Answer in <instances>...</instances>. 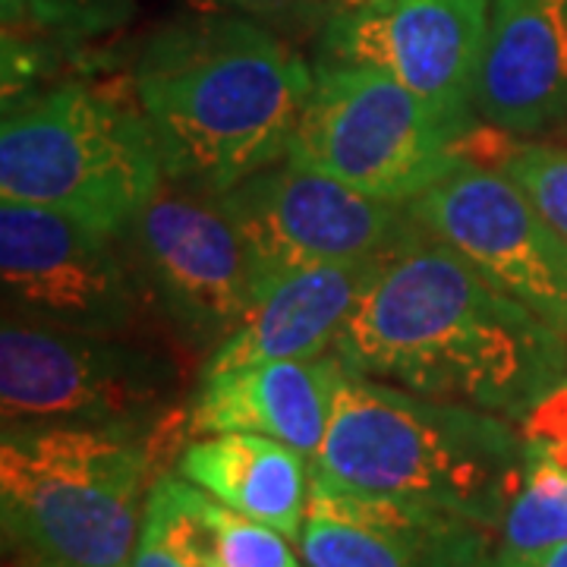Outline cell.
<instances>
[{
    "instance_id": "6da1fadb",
    "label": "cell",
    "mask_w": 567,
    "mask_h": 567,
    "mask_svg": "<svg viewBox=\"0 0 567 567\" xmlns=\"http://www.w3.org/2000/svg\"><path fill=\"white\" fill-rule=\"evenodd\" d=\"M413 394L527 420L567 379V338L425 234L398 249L331 350Z\"/></svg>"
},
{
    "instance_id": "7a4b0ae2",
    "label": "cell",
    "mask_w": 567,
    "mask_h": 567,
    "mask_svg": "<svg viewBox=\"0 0 567 567\" xmlns=\"http://www.w3.org/2000/svg\"><path fill=\"white\" fill-rule=\"evenodd\" d=\"M133 89L164 177L224 196L287 155L312 66L249 17L199 13L142 41Z\"/></svg>"
},
{
    "instance_id": "3957f363",
    "label": "cell",
    "mask_w": 567,
    "mask_h": 567,
    "mask_svg": "<svg viewBox=\"0 0 567 567\" xmlns=\"http://www.w3.org/2000/svg\"><path fill=\"white\" fill-rule=\"evenodd\" d=\"M524 466L527 439L507 416L413 394L341 363L312 470L347 488L447 507L498 536Z\"/></svg>"
},
{
    "instance_id": "277c9868",
    "label": "cell",
    "mask_w": 567,
    "mask_h": 567,
    "mask_svg": "<svg viewBox=\"0 0 567 567\" xmlns=\"http://www.w3.org/2000/svg\"><path fill=\"white\" fill-rule=\"evenodd\" d=\"M158 429L10 423L0 435V529L13 567H133L158 480Z\"/></svg>"
},
{
    "instance_id": "5b68a950",
    "label": "cell",
    "mask_w": 567,
    "mask_h": 567,
    "mask_svg": "<svg viewBox=\"0 0 567 567\" xmlns=\"http://www.w3.org/2000/svg\"><path fill=\"white\" fill-rule=\"evenodd\" d=\"M162 183V152L142 107L89 82L7 99L0 199L41 205L121 237Z\"/></svg>"
},
{
    "instance_id": "8992f818",
    "label": "cell",
    "mask_w": 567,
    "mask_h": 567,
    "mask_svg": "<svg viewBox=\"0 0 567 567\" xmlns=\"http://www.w3.org/2000/svg\"><path fill=\"white\" fill-rule=\"evenodd\" d=\"M470 130L379 70L316 63L284 158L372 199L410 205L464 162Z\"/></svg>"
},
{
    "instance_id": "52a82bcc",
    "label": "cell",
    "mask_w": 567,
    "mask_h": 567,
    "mask_svg": "<svg viewBox=\"0 0 567 567\" xmlns=\"http://www.w3.org/2000/svg\"><path fill=\"white\" fill-rule=\"evenodd\" d=\"M181 391L177 363L126 334H89L3 316L0 416L10 423L158 429Z\"/></svg>"
},
{
    "instance_id": "ba28073f",
    "label": "cell",
    "mask_w": 567,
    "mask_h": 567,
    "mask_svg": "<svg viewBox=\"0 0 567 567\" xmlns=\"http://www.w3.org/2000/svg\"><path fill=\"white\" fill-rule=\"evenodd\" d=\"M117 240L148 309L193 353L212 357L256 300L249 249L218 196L164 177Z\"/></svg>"
},
{
    "instance_id": "9c48e42d",
    "label": "cell",
    "mask_w": 567,
    "mask_h": 567,
    "mask_svg": "<svg viewBox=\"0 0 567 567\" xmlns=\"http://www.w3.org/2000/svg\"><path fill=\"white\" fill-rule=\"evenodd\" d=\"M218 203L249 249L256 293L312 265L391 259L429 234L406 205L372 199L290 158L246 177Z\"/></svg>"
},
{
    "instance_id": "30bf717a",
    "label": "cell",
    "mask_w": 567,
    "mask_h": 567,
    "mask_svg": "<svg viewBox=\"0 0 567 567\" xmlns=\"http://www.w3.org/2000/svg\"><path fill=\"white\" fill-rule=\"evenodd\" d=\"M3 309L29 322L126 334L148 300L117 237H104L41 205L0 199Z\"/></svg>"
},
{
    "instance_id": "8fae6325",
    "label": "cell",
    "mask_w": 567,
    "mask_h": 567,
    "mask_svg": "<svg viewBox=\"0 0 567 567\" xmlns=\"http://www.w3.org/2000/svg\"><path fill=\"white\" fill-rule=\"evenodd\" d=\"M406 208L435 240L567 338V240L502 167L464 158Z\"/></svg>"
},
{
    "instance_id": "7c38bea8",
    "label": "cell",
    "mask_w": 567,
    "mask_h": 567,
    "mask_svg": "<svg viewBox=\"0 0 567 567\" xmlns=\"http://www.w3.org/2000/svg\"><path fill=\"white\" fill-rule=\"evenodd\" d=\"M488 0H344L322 29L316 63L369 66L439 114L476 126Z\"/></svg>"
},
{
    "instance_id": "4fadbf2b",
    "label": "cell",
    "mask_w": 567,
    "mask_h": 567,
    "mask_svg": "<svg viewBox=\"0 0 567 567\" xmlns=\"http://www.w3.org/2000/svg\"><path fill=\"white\" fill-rule=\"evenodd\" d=\"M306 567H486L495 533L447 507L347 488L312 470Z\"/></svg>"
},
{
    "instance_id": "5bb4252c",
    "label": "cell",
    "mask_w": 567,
    "mask_h": 567,
    "mask_svg": "<svg viewBox=\"0 0 567 567\" xmlns=\"http://www.w3.org/2000/svg\"><path fill=\"white\" fill-rule=\"evenodd\" d=\"M476 117L505 136L567 117V0H488Z\"/></svg>"
},
{
    "instance_id": "9a60e30c",
    "label": "cell",
    "mask_w": 567,
    "mask_h": 567,
    "mask_svg": "<svg viewBox=\"0 0 567 567\" xmlns=\"http://www.w3.org/2000/svg\"><path fill=\"white\" fill-rule=\"evenodd\" d=\"M338 375L341 360L334 353L199 375V391L193 394L186 413V432L268 435L316 464L331 423Z\"/></svg>"
},
{
    "instance_id": "2e32d148",
    "label": "cell",
    "mask_w": 567,
    "mask_h": 567,
    "mask_svg": "<svg viewBox=\"0 0 567 567\" xmlns=\"http://www.w3.org/2000/svg\"><path fill=\"white\" fill-rule=\"evenodd\" d=\"M385 262L312 265L265 284L237 331L212 357H205L203 375L331 353Z\"/></svg>"
},
{
    "instance_id": "e0dca14e",
    "label": "cell",
    "mask_w": 567,
    "mask_h": 567,
    "mask_svg": "<svg viewBox=\"0 0 567 567\" xmlns=\"http://www.w3.org/2000/svg\"><path fill=\"white\" fill-rule=\"evenodd\" d=\"M177 473L230 511L290 539L303 529L312 461L284 442L249 432L199 435L181 451Z\"/></svg>"
},
{
    "instance_id": "ac0fdd59",
    "label": "cell",
    "mask_w": 567,
    "mask_h": 567,
    "mask_svg": "<svg viewBox=\"0 0 567 567\" xmlns=\"http://www.w3.org/2000/svg\"><path fill=\"white\" fill-rule=\"evenodd\" d=\"M567 543V470L551 451L527 442L524 483L507 507L486 567H517Z\"/></svg>"
},
{
    "instance_id": "d6986e66",
    "label": "cell",
    "mask_w": 567,
    "mask_h": 567,
    "mask_svg": "<svg viewBox=\"0 0 567 567\" xmlns=\"http://www.w3.org/2000/svg\"><path fill=\"white\" fill-rule=\"evenodd\" d=\"M136 0H3V25L58 41H92L130 22Z\"/></svg>"
},
{
    "instance_id": "ffe728a7",
    "label": "cell",
    "mask_w": 567,
    "mask_h": 567,
    "mask_svg": "<svg viewBox=\"0 0 567 567\" xmlns=\"http://www.w3.org/2000/svg\"><path fill=\"white\" fill-rule=\"evenodd\" d=\"M498 167L527 193L567 240V148L546 142H511L502 152Z\"/></svg>"
},
{
    "instance_id": "44dd1931",
    "label": "cell",
    "mask_w": 567,
    "mask_h": 567,
    "mask_svg": "<svg viewBox=\"0 0 567 567\" xmlns=\"http://www.w3.org/2000/svg\"><path fill=\"white\" fill-rule=\"evenodd\" d=\"M208 567H303L281 529L237 514L215 498Z\"/></svg>"
},
{
    "instance_id": "7402d4cb",
    "label": "cell",
    "mask_w": 567,
    "mask_h": 567,
    "mask_svg": "<svg viewBox=\"0 0 567 567\" xmlns=\"http://www.w3.org/2000/svg\"><path fill=\"white\" fill-rule=\"evenodd\" d=\"M196 13H268V10H287L306 0H186Z\"/></svg>"
},
{
    "instance_id": "603a6c76",
    "label": "cell",
    "mask_w": 567,
    "mask_h": 567,
    "mask_svg": "<svg viewBox=\"0 0 567 567\" xmlns=\"http://www.w3.org/2000/svg\"><path fill=\"white\" fill-rule=\"evenodd\" d=\"M133 567H196V565H189V561L181 558L177 551H171V548L164 546L158 536H152V533H145V529H142L140 548H136Z\"/></svg>"
},
{
    "instance_id": "cb8c5ba5",
    "label": "cell",
    "mask_w": 567,
    "mask_h": 567,
    "mask_svg": "<svg viewBox=\"0 0 567 567\" xmlns=\"http://www.w3.org/2000/svg\"><path fill=\"white\" fill-rule=\"evenodd\" d=\"M517 567H567V543L548 548V551H543V555H536V558H529V561Z\"/></svg>"
}]
</instances>
